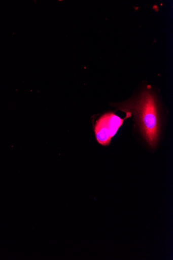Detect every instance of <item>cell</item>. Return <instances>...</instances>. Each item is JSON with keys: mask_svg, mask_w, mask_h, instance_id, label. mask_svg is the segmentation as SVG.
Segmentation results:
<instances>
[{"mask_svg": "<svg viewBox=\"0 0 173 260\" xmlns=\"http://www.w3.org/2000/svg\"><path fill=\"white\" fill-rule=\"evenodd\" d=\"M117 106L119 110L134 115L144 138L154 148L159 139L160 119L157 98L151 87L147 86L137 98Z\"/></svg>", "mask_w": 173, "mask_h": 260, "instance_id": "obj_1", "label": "cell"}, {"mask_svg": "<svg viewBox=\"0 0 173 260\" xmlns=\"http://www.w3.org/2000/svg\"><path fill=\"white\" fill-rule=\"evenodd\" d=\"M126 114L125 119H122L113 113H108L97 121L94 132L98 144L103 146L110 144L112 138L117 133L123 122L132 115L130 112H127Z\"/></svg>", "mask_w": 173, "mask_h": 260, "instance_id": "obj_2", "label": "cell"}]
</instances>
